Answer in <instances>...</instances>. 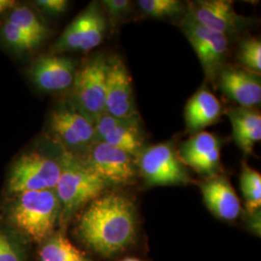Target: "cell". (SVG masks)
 Segmentation results:
<instances>
[{"mask_svg":"<svg viewBox=\"0 0 261 261\" xmlns=\"http://www.w3.org/2000/svg\"><path fill=\"white\" fill-rule=\"evenodd\" d=\"M77 231L82 240L100 255L118 254L130 246L137 234L134 203L117 193L100 196L82 215Z\"/></svg>","mask_w":261,"mask_h":261,"instance_id":"obj_1","label":"cell"},{"mask_svg":"<svg viewBox=\"0 0 261 261\" xmlns=\"http://www.w3.org/2000/svg\"><path fill=\"white\" fill-rule=\"evenodd\" d=\"M60 175L55 192L61 204V220L67 221L88 202L102 196L109 184L74 152L64 151L59 160Z\"/></svg>","mask_w":261,"mask_h":261,"instance_id":"obj_2","label":"cell"},{"mask_svg":"<svg viewBox=\"0 0 261 261\" xmlns=\"http://www.w3.org/2000/svg\"><path fill=\"white\" fill-rule=\"evenodd\" d=\"M10 209V220L21 233L42 243L55 233L61 218V204L55 190L25 192L17 195Z\"/></svg>","mask_w":261,"mask_h":261,"instance_id":"obj_3","label":"cell"},{"mask_svg":"<svg viewBox=\"0 0 261 261\" xmlns=\"http://www.w3.org/2000/svg\"><path fill=\"white\" fill-rule=\"evenodd\" d=\"M59 175V161L38 152H28L21 155L11 168L8 190L15 195L55 190Z\"/></svg>","mask_w":261,"mask_h":261,"instance_id":"obj_4","label":"cell"},{"mask_svg":"<svg viewBox=\"0 0 261 261\" xmlns=\"http://www.w3.org/2000/svg\"><path fill=\"white\" fill-rule=\"evenodd\" d=\"M108 60L94 56L75 72L73 83V106L95 123L105 113L106 75Z\"/></svg>","mask_w":261,"mask_h":261,"instance_id":"obj_5","label":"cell"},{"mask_svg":"<svg viewBox=\"0 0 261 261\" xmlns=\"http://www.w3.org/2000/svg\"><path fill=\"white\" fill-rule=\"evenodd\" d=\"M141 176L149 186H182L191 177L170 143L144 148L138 157Z\"/></svg>","mask_w":261,"mask_h":261,"instance_id":"obj_6","label":"cell"},{"mask_svg":"<svg viewBox=\"0 0 261 261\" xmlns=\"http://www.w3.org/2000/svg\"><path fill=\"white\" fill-rule=\"evenodd\" d=\"M180 28L194 47L206 77L214 81L224 67L228 51V38L197 23L185 14Z\"/></svg>","mask_w":261,"mask_h":261,"instance_id":"obj_7","label":"cell"},{"mask_svg":"<svg viewBox=\"0 0 261 261\" xmlns=\"http://www.w3.org/2000/svg\"><path fill=\"white\" fill-rule=\"evenodd\" d=\"M82 159L109 185L132 184L137 175L134 157L102 141L90 144Z\"/></svg>","mask_w":261,"mask_h":261,"instance_id":"obj_8","label":"cell"},{"mask_svg":"<svg viewBox=\"0 0 261 261\" xmlns=\"http://www.w3.org/2000/svg\"><path fill=\"white\" fill-rule=\"evenodd\" d=\"M49 128L55 139L67 151L86 149L95 140L94 122L73 105L60 107L53 112Z\"/></svg>","mask_w":261,"mask_h":261,"instance_id":"obj_9","label":"cell"},{"mask_svg":"<svg viewBox=\"0 0 261 261\" xmlns=\"http://www.w3.org/2000/svg\"><path fill=\"white\" fill-rule=\"evenodd\" d=\"M105 112L117 118L139 115L130 74L121 58L117 56L108 60Z\"/></svg>","mask_w":261,"mask_h":261,"instance_id":"obj_10","label":"cell"},{"mask_svg":"<svg viewBox=\"0 0 261 261\" xmlns=\"http://www.w3.org/2000/svg\"><path fill=\"white\" fill-rule=\"evenodd\" d=\"M186 14L200 25L226 37L240 30L245 22L234 10L232 2L226 0L196 1L190 5Z\"/></svg>","mask_w":261,"mask_h":261,"instance_id":"obj_11","label":"cell"},{"mask_svg":"<svg viewBox=\"0 0 261 261\" xmlns=\"http://www.w3.org/2000/svg\"><path fill=\"white\" fill-rule=\"evenodd\" d=\"M217 77L222 91L242 108L252 109L260 103L259 75L244 68L224 67Z\"/></svg>","mask_w":261,"mask_h":261,"instance_id":"obj_12","label":"cell"},{"mask_svg":"<svg viewBox=\"0 0 261 261\" xmlns=\"http://www.w3.org/2000/svg\"><path fill=\"white\" fill-rule=\"evenodd\" d=\"M75 72L74 63L67 57L42 56L32 67L31 76L40 89L57 92L73 85Z\"/></svg>","mask_w":261,"mask_h":261,"instance_id":"obj_13","label":"cell"},{"mask_svg":"<svg viewBox=\"0 0 261 261\" xmlns=\"http://www.w3.org/2000/svg\"><path fill=\"white\" fill-rule=\"evenodd\" d=\"M207 208L221 220L233 221L241 213V202L229 181L223 176H213L200 184Z\"/></svg>","mask_w":261,"mask_h":261,"instance_id":"obj_14","label":"cell"},{"mask_svg":"<svg viewBox=\"0 0 261 261\" xmlns=\"http://www.w3.org/2000/svg\"><path fill=\"white\" fill-rule=\"evenodd\" d=\"M222 105L214 94L205 87L200 88L187 103L185 120L191 133H199L218 121Z\"/></svg>","mask_w":261,"mask_h":261,"instance_id":"obj_15","label":"cell"},{"mask_svg":"<svg viewBox=\"0 0 261 261\" xmlns=\"http://www.w3.org/2000/svg\"><path fill=\"white\" fill-rule=\"evenodd\" d=\"M228 116L236 144L245 154H251L261 140L260 113L239 107L228 111Z\"/></svg>","mask_w":261,"mask_h":261,"instance_id":"obj_16","label":"cell"},{"mask_svg":"<svg viewBox=\"0 0 261 261\" xmlns=\"http://www.w3.org/2000/svg\"><path fill=\"white\" fill-rule=\"evenodd\" d=\"M101 141L138 159L144 149L139 115L124 118L121 123L106 135Z\"/></svg>","mask_w":261,"mask_h":261,"instance_id":"obj_17","label":"cell"},{"mask_svg":"<svg viewBox=\"0 0 261 261\" xmlns=\"http://www.w3.org/2000/svg\"><path fill=\"white\" fill-rule=\"evenodd\" d=\"M39 258L40 261H91L63 232H55L42 243Z\"/></svg>","mask_w":261,"mask_h":261,"instance_id":"obj_18","label":"cell"},{"mask_svg":"<svg viewBox=\"0 0 261 261\" xmlns=\"http://www.w3.org/2000/svg\"><path fill=\"white\" fill-rule=\"evenodd\" d=\"M83 35L80 51H88L103 42L106 33V19L97 4H91L81 14Z\"/></svg>","mask_w":261,"mask_h":261,"instance_id":"obj_19","label":"cell"},{"mask_svg":"<svg viewBox=\"0 0 261 261\" xmlns=\"http://www.w3.org/2000/svg\"><path fill=\"white\" fill-rule=\"evenodd\" d=\"M218 147H221V142L215 135L199 132L183 144L178 157L184 166L193 168L198 161Z\"/></svg>","mask_w":261,"mask_h":261,"instance_id":"obj_20","label":"cell"},{"mask_svg":"<svg viewBox=\"0 0 261 261\" xmlns=\"http://www.w3.org/2000/svg\"><path fill=\"white\" fill-rule=\"evenodd\" d=\"M7 20L24 31L39 44L42 43L47 35V29L45 25L38 19L34 12L28 7L19 6L14 8Z\"/></svg>","mask_w":261,"mask_h":261,"instance_id":"obj_21","label":"cell"},{"mask_svg":"<svg viewBox=\"0 0 261 261\" xmlns=\"http://www.w3.org/2000/svg\"><path fill=\"white\" fill-rule=\"evenodd\" d=\"M240 182L246 208L249 213H254L260 209L261 206L260 173L244 165Z\"/></svg>","mask_w":261,"mask_h":261,"instance_id":"obj_22","label":"cell"},{"mask_svg":"<svg viewBox=\"0 0 261 261\" xmlns=\"http://www.w3.org/2000/svg\"><path fill=\"white\" fill-rule=\"evenodd\" d=\"M138 6L146 16L155 19L175 18L185 14V6L178 0H139Z\"/></svg>","mask_w":261,"mask_h":261,"instance_id":"obj_23","label":"cell"},{"mask_svg":"<svg viewBox=\"0 0 261 261\" xmlns=\"http://www.w3.org/2000/svg\"><path fill=\"white\" fill-rule=\"evenodd\" d=\"M238 60L244 67L255 74L261 71V42L257 38H248L240 44Z\"/></svg>","mask_w":261,"mask_h":261,"instance_id":"obj_24","label":"cell"},{"mask_svg":"<svg viewBox=\"0 0 261 261\" xmlns=\"http://www.w3.org/2000/svg\"><path fill=\"white\" fill-rule=\"evenodd\" d=\"M83 35V21L81 15L76 17L64 30L60 38L57 40L55 51H80Z\"/></svg>","mask_w":261,"mask_h":261,"instance_id":"obj_25","label":"cell"},{"mask_svg":"<svg viewBox=\"0 0 261 261\" xmlns=\"http://www.w3.org/2000/svg\"><path fill=\"white\" fill-rule=\"evenodd\" d=\"M2 33L6 43L16 50L24 51L40 45L33 38L8 20H6L3 25Z\"/></svg>","mask_w":261,"mask_h":261,"instance_id":"obj_26","label":"cell"},{"mask_svg":"<svg viewBox=\"0 0 261 261\" xmlns=\"http://www.w3.org/2000/svg\"><path fill=\"white\" fill-rule=\"evenodd\" d=\"M0 261H22L18 247L0 231Z\"/></svg>","mask_w":261,"mask_h":261,"instance_id":"obj_27","label":"cell"},{"mask_svg":"<svg viewBox=\"0 0 261 261\" xmlns=\"http://www.w3.org/2000/svg\"><path fill=\"white\" fill-rule=\"evenodd\" d=\"M103 5L112 19H119L130 13L132 2L129 0H105Z\"/></svg>","mask_w":261,"mask_h":261,"instance_id":"obj_28","label":"cell"},{"mask_svg":"<svg viewBox=\"0 0 261 261\" xmlns=\"http://www.w3.org/2000/svg\"><path fill=\"white\" fill-rule=\"evenodd\" d=\"M36 4L47 13L55 15L65 12L68 7V1L66 0H38Z\"/></svg>","mask_w":261,"mask_h":261,"instance_id":"obj_29","label":"cell"},{"mask_svg":"<svg viewBox=\"0 0 261 261\" xmlns=\"http://www.w3.org/2000/svg\"><path fill=\"white\" fill-rule=\"evenodd\" d=\"M15 6H16V1L14 0H0V14L8 10L14 9Z\"/></svg>","mask_w":261,"mask_h":261,"instance_id":"obj_30","label":"cell"},{"mask_svg":"<svg viewBox=\"0 0 261 261\" xmlns=\"http://www.w3.org/2000/svg\"><path fill=\"white\" fill-rule=\"evenodd\" d=\"M122 261H142L139 259V258H135V257H127L125 259H123Z\"/></svg>","mask_w":261,"mask_h":261,"instance_id":"obj_31","label":"cell"}]
</instances>
